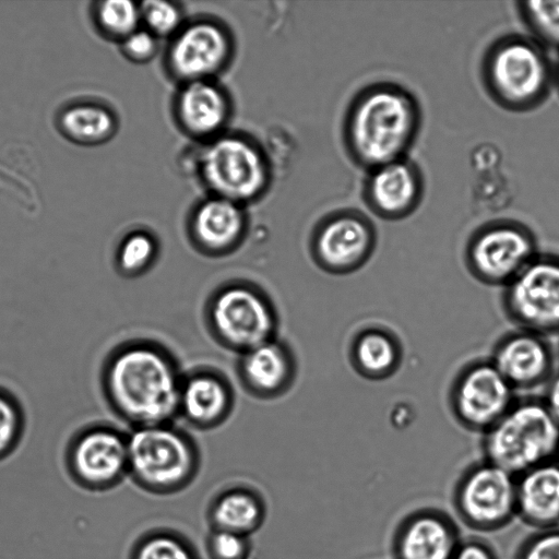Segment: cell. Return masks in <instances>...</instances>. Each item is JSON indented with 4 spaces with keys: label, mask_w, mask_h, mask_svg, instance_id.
<instances>
[{
    "label": "cell",
    "mask_w": 559,
    "mask_h": 559,
    "mask_svg": "<svg viewBox=\"0 0 559 559\" xmlns=\"http://www.w3.org/2000/svg\"><path fill=\"white\" fill-rule=\"evenodd\" d=\"M229 402L228 388L216 376L197 374L181 384L179 409L198 425L218 421L228 411Z\"/></svg>",
    "instance_id": "cell-23"
},
{
    "label": "cell",
    "mask_w": 559,
    "mask_h": 559,
    "mask_svg": "<svg viewBox=\"0 0 559 559\" xmlns=\"http://www.w3.org/2000/svg\"><path fill=\"white\" fill-rule=\"evenodd\" d=\"M211 321L222 341L245 352L271 341L275 324L265 299L240 285L224 288L215 296Z\"/></svg>",
    "instance_id": "cell-11"
},
{
    "label": "cell",
    "mask_w": 559,
    "mask_h": 559,
    "mask_svg": "<svg viewBox=\"0 0 559 559\" xmlns=\"http://www.w3.org/2000/svg\"><path fill=\"white\" fill-rule=\"evenodd\" d=\"M556 461L559 463V451H558V454H557Z\"/></svg>",
    "instance_id": "cell-38"
},
{
    "label": "cell",
    "mask_w": 559,
    "mask_h": 559,
    "mask_svg": "<svg viewBox=\"0 0 559 559\" xmlns=\"http://www.w3.org/2000/svg\"><path fill=\"white\" fill-rule=\"evenodd\" d=\"M462 537L445 512L423 508L412 511L397 524L392 537L394 559H452Z\"/></svg>",
    "instance_id": "cell-13"
},
{
    "label": "cell",
    "mask_w": 559,
    "mask_h": 559,
    "mask_svg": "<svg viewBox=\"0 0 559 559\" xmlns=\"http://www.w3.org/2000/svg\"><path fill=\"white\" fill-rule=\"evenodd\" d=\"M421 122L416 97L395 83L366 87L350 107L346 139L354 158L369 170L406 157Z\"/></svg>",
    "instance_id": "cell-1"
},
{
    "label": "cell",
    "mask_w": 559,
    "mask_h": 559,
    "mask_svg": "<svg viewBox=\"0 0 559 559\" xmlns=\"http://www.w3.org/2000/svg\"><path fill=\"white\" fill-rule=\"evenodd\" d=\"M112 401L143 426L165 425L180 406L181 383L171 360L157 348L134 346L120 353L108 371Z\"/></svg>",
    "instance_id": "cell-2"
},
{
    "label": "cell",
    "mask_w": 559,
    "mask_h": 559,
    "mask_svg": "<svg viewBox=\"0 0 559 559\" xmlns=\"http://www.w3.org/2000/svg\"><path fill=\"white\" fill-rule=\"evenodd\" d=\"M131 559H200L195 548L182 535L169 530H154L135 544Z\"/></svg>",
    "instance_id": "cell-26"
},
{
    "label": "cell",
    "mask_w": 559,
    "mask_h": 559,
    "mask_svg": "<svg viewBox=\"0 0 559 559\" xmlns=\"http://www.w3.org/2000/svg\"><path fill=\"white\" fill-rule=\"evenodd\" d=\"M155 254V242L144 233L129 236L119 252V263L126 272L135 273L145 269Z\"/></svg>",
    "instance_id": "cell-30"
},
{
    "label": "cell",
    "mask_w": 559,
    "mask_h": 559,
    "mask_svg": "<svg viewBox=\"0 0 559 559\" xmlns=\"http://www.w3.org/2000/svg\"><path fill=\"white\" fill-rule=\"evenodd\" d=\"M502 309L518 329L559 333V257L538 253L503 286Z\"/></svg>",
    "instance_id": "cell-7"
},
{
    "label": "cell",
    "mask_w": 559,
    "mask_h": 559,
    "mask_svg": "<svg viewBox=\"0 0 559 559\" xmlns=\"http://www.w3.org/2000/svg\"><path fill=\"white\" fill-rule=\"evenodd\" d=\"M481 73L493 100L514 111L537 107L554 86V64L544 47L518 35L500 38L488 48Z\"/></svg>",
    "instance_id": "cell-3"
},
{
    "label": "cell",
    "mask_w": 559,
    "mask_h": 559,
    "mask_svg": "<svg viewBox=\"0 0 559 559\" xmlns=\"http://www.w3.org/2000/svg\"><path fill=\"white\" fill-rule=\"evenodd\" d=\"M205 546L210 559H249L252 550L248 536L223 530H211Z\"/></svg>",
    "instance_id": "cell-29"
},
{
    "label": "cell",
    "mask_w": 559,
    "mask_h": 559,
    "mask_svg": "<svg viewBox=\"0 0 559 559\" xmlns=\"http://www.w3.org/2000/svg\"><path fill=\"white\" fill-rule=\"evenodd\" d=\"M423 177L406 158L369 170L364 198L369 209L383 219L396 221L412 214L421 201Z\"/></svg>",
    "instance_id": "cell-14"
},
{
    "label": "cell",
    "mask_w": 559,
    "mask_h": 559,
    "mask_svg": "<svg viewBox=\"0 0 559 559\" xmlns=\"http://www.w3.org/2000/svg\"><path fill=\"white\" fill-rule=\"evenodd\" d=\"M542 401L554 420L559 425V373L554 374L548 381Z\"/></svg>",
    "instance_id": "cell-36"
},
{
    "label": "cell",
    "mask_w": 559,
    "mask_h": 559,
    "mask_svg": "<svg viewBox=\"0 0 559 559\" xmlns=\"http://www.w3.org/2000/svg\"><path fill=\"white\" fill-rule=\"evenodd\" d=\"M452 559H499L493 547L479 537L462 538Z\"/></svg>",
    "instance_id": "cell-34"
},
{
    "label": "cell",
    "mask_w": 559,
    "mask_h": 559,
    "mask_svg": "<svg viewBox=\"0 0 559 559\" xmlns=\"http://www.w3.org/2000/svg\"><path fill=\"white\" fill-rule=\"evenodd\" d=\"M377 242L372 223L357 213H344L330 219L320 230L316 252L325 269L346 273L362 266Z\"/></svg>",
    "instance_id": "cell-15"
},
{
    "label": "cell",
    "mask_w": 559,
    "mask_h": 559,
    "mask_svg": "<svg viewBox=\"0 0 559 559\" xmlns=\"http://www.w3.org/2000/svg\"><path fill=\"white\" fill-rule=\"evenodd\" d=\"M537 254L535 236L527 227L500 221L478 228L471 236L465 264L477 281L503 287Z\"/></svg>",
    "instance_id": "cell-8"
},
{
    "label": "cell",
    "mask_w": 559,
    "mask_h": 559,
    "mask_svg": "<svg viewBox=\"0 0 559 559\" xmlns=\"http://www.w3.org/2000/svg\"><path fill=\"white\" fill-rule=\"evenodd\" d=\"M554 86L557 88L559 93V59L554 64Z\"/></svg>",
    "instance_id": "cell-37"
},
{
    "label": "cell",
    "mask_w": 559,
    "mask_h": 559,
    "mask_svg": "<svg viewBox=\"0 0 559 559\" xmlns=\"http://www.w3.org/2000/svg\"><path fill=\"white\" fill-rule=\"evenodd\" d=\"M228 55L223 31L211 23H198L183 29L170 50V64L180 78L192 81L217 71Z\"/></svg>",
    "instance_id": "cell-16"
},
{
    "label": "cell",
    "mask_w": 559,
    "mask_h": 559,
    "mask_svg": "<svg viewBox=\"0 0 559 559\" xmlns=\"http://www.w3.org/2000/svg\"><path fill=\"white\" fill-rule=\"evenodd\" d=\"M485 460L519 476L554 461L559 451V425L542 400L515 401L511 408L484 433Z\"/></svg>",
    "instance_id": "cell-4"
},
{
    "label": "cell",
    "mask_w": 559,
    "mask_h": 559,
    "mask_svg": "<svg viewBox=\"0 0 559 559\" xmlns=\"http://www.w3.org/2000/svg\"><path fill=\"white\" fill-rule=\"evenodd\" d=\"M266 508L262 497L247 487L219 492L209 509L211 530H223L250 537L263 524Z\"/></svg>",
    "instance_id": "cell-19"
},
{
    "label": "cell",
    "mask_w": 559,
    "mask_h": 559,
    "mask_svg": "<svg viewBox=\"0 0 559 559\" xmlns=\"http://www.w3.org/2000/svg\"><path fill=\"white\" fill-rule=\"evenodd\" d=\"M451 412L466 429L485 433L514 404V390L488 360L472 361L454 378Z\"/></svg>",
    "instance_id": "cell-9"
},
{
    "label": "cell",
    "mask_w": 559,
    "mask_h": 559,
    "mask_svg": "<svg viewBox=\"0 0 559 559\" xmlns=\"http://www.w3.org/2000/svg\"><path fill=\"white\" fill-rule=\"evenodd\" d=\"M73 465L90 485H115L129 472L128 441L111 431L90 432L74 448Z\"/></svg>",
    "instance_id": "cell-18"
},
{
    "label": "cell",
    "mask_w": 559,
    "mask_h": 559,
    "mask_svg": "<svg viewBox=\"0 0 559 559\" xmlns=\"http://www.w3.org/2000/svg\"><path fill=\"white\" fill-rule=\"evenodd\" d=\"M516 518L535 531L559 526V463L556 460L516 476Z\"/></svg>",
    "instance_id": "cell-17"
},
{
    "label": "cell",
    "mask_w": 559,
    "mask_h": 559,
    "mask_svg": "<svg viewBox=\"0 0 559 559\" xmlns=\"http://www.w3.org/2000/svg\"><path fill=\"white\" fill-rule=\"evenodd\" d=\"M452 504L468 528L502 530L516 518V477L487 460L474 463L459 477Z\"/></svg>",
    "instance_id": "cell-6"
},
{
    "label": "cell",
    "mask_w": 559,
    "mask_h": 559,
    "mask_svg": "<svg viewBox=\"0 0 559 559\" xmlns=\"http://www.w3.org/2000/svg\"><path fill=\"white\" fill-rule=\"evenodd\" d=\"M355 369L371 380L392 376L400 366V343L390 332L380 328H367L359 332L352 346Z\"/></svg>",
    "instance_id": "cell-20"
},
{
    "label": "cell",
    "mask_w": 559,
    "mask_h": 559,
    "mask_svg": "<svg viewBox=\"0 0 559 559\" xmlns=\"http://www.w3.org/2000/svg\"><path fill=\"white\" fill-rule=\"evenodd\" d=\"M202 173L219 195L237 202L259 193L266 178L260 153L238 138H222L209 145L202 155Z\"/></svg>",
    "instance_id": "cell-10"
},
{
    "label": "cell",
    "mask_w": 559,
    "mask_h": 559,
    "mask_svg": "<svg viewBox=\"0 0 559 559\" xmlns=\"http://www.w3.org/2000/svg\"><path fill=\"white\" fill-rule=\"evenodd\" d=\"M243 217L236 202L212 199L197 211L193 228L200 243L212 250L234 245L242 231Z\"/></svg>",
    "instance_id": "cell-22"
},
{
    "label": "cell",
    "mask_w": 559,
    "mask_h": 559,
    "mask_svg": "<svg viewBox=\"0 0 559 559\" xmlns=\"http://www.w3.org/2000/svg\"><path fill=\"white\" fill-rule=\"evenodd\" d=\"M241 372L257 392L275 393L289 380L290 360L287 352L271 340L245 352Z\"/></svg>",
    "instance_id": "cell-24"
},
{
    "label": "cell",
    "mask_w": 559,
    "mask_h": 559,
    "mask_svg": "<svg viewBox=\"0 0 559 559\" xmlns=\"http://www.w3.org/2000/svg\"><path fill=\"white\" fill-rule=\"evenodd\" d=\"M155 49L156 40L152 32L136 29L122 39L124 55L134 61L148 59Z\"/></svg>",
    "instance_id": "cell-33"
},
{
    "label": "cell",
    "mask_w": 559,
    "mask_h": 559,
    "mask_svg": "<svg viewBox=\"0 0 559 559\" xmlns=\"http://www.w3.org/2000/svg\"><path fill=\"white\" fill-rule=\"evenodd\" d=\"M519 12L534 39L559 50V0H533L519 4Z\"/></svg>",
    "instance_id": "cell-27"
},
{
    "label": "cell",
    "mask_w": 559,
    "mask_h": 559,
    "mask_svg": "<svg viewBox=\"0 0 559 559\" xmlns=\"http://www.w3.org/2000/svg\"><path fill=\"white\" fill-rule=\"evenodd\" d=\"M489 360L514 391L547 384L554 376V353L545 336L522 329L503 335Z\"/></svg>",
    "instance_id": "cell-12"
},
{
    "label": "cell",
    "mask_w": 559,
    "mask_h": 559,
    "mask_svg": "<svg viewBox=\"0 0 559 559\" xmlns=\"http://www.w3.org/2000/svg\"><path fill=\"white\" fill-rule=\"evenodd\" d=\"M515 559H559V526L535 531L521 543Z\"/></svg>",
    "instance_id": "cell-31"
},
{
    "label": "cell",
    "mask_w": 559,
    "mask_h": 559,
    "mask_svg": "<svg viewBox=\"0 0 559 559\" xmlns=\"http://www.w3.org/2000/svg\"><path fill=\"white\" fill-rule=\"evenodd\" d=\"M141 16L153 34L167 35L174 32L180 22L178 9L165 1H147L141 9Z\"/></svg>",
    "instance_id": "cell-32"
},
{
    "label": "cell",
    "mask_w": 559,
    "mask_h": 559,
    "mask_svg": "<svg viewBox=\"0 0 559 559\" xmlns=\"http://www.w3.org/2000/svg\"><path fill=\"white\" fill-rule=\"evenodd\" d=\"M141 9L127 0H107L95 4L94 19L108 37L124 39L136 31Z\"/></svg>",
    "instance_id": "cell-28"
},
{
    "label": "cell",
    "mask_w": 559,
    "mask_h": 559,
    "mask_svg": "<svg viewBox=\"0 0 559 559\" xmlns=\"http://www.w3.org/2000/svg\"><path fill=\"white\" fill-rule=\"evenodd\" d=\"M16 423L14 408L0 396V453L10 445L16 430Z\"/></svg>",
    "instance_id": "cell-35"
},
{
    "label": "cell",
    "mask_w": 559,
    "mask_h": 559,
    "mask_svg": "<svg viewBox=\"0 0 559 559\" xmlns=\"http://www.w3.org/2000/svg\"><path fill=\"white\" fill-rule=\"evenodd\" d=\"M179 115L195 134H210L223 124L227 105L221 91L203 80L190 82L179 97Z\"/></svg>",
    "instance_id": "cell-21"
},
{
    "label": "cell",
    "mask_w": 559,
    "mask_h": 559,
    "mask_svg": "<svg viewBox=\"0 0 559 559\" xmlns=\"http://www.w3.org/2000/svg\"><path fill=\"white\" fill-rule=\"evenodd\" d=\"M129 473L143 490L159 496L187 488L199 468L193 444L166 425L143 426L128 440Z\"/></svg>",
    "instance_id": "cell-5"
},
{
    "label": "cell",
    "mask_w": 559,
    "mask_h": 559,
    "mask_svg": "<svg viewBox=\"0 0 559 559\" xmlns=\"http://www.w3.org/2000/svg\"><path fill=\"white\" fill-rule=\"evenodd\" d=\"M58 127L70 141L94 145L111 138L116 121L114 115L104 106L81 103L62 110L58 117Z\"/></svg>",
    "instance_id": "cell-25"
}]
</instances>
